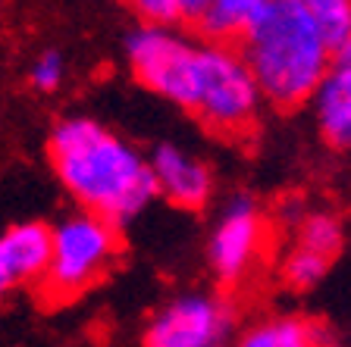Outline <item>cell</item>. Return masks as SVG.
Instances as JSON below:
<instances>
[{"mask_svg": "<svg viewBox=\"0 0 351 347\" xmlns=\"http://www.w3.org/2000/svg\"><path fill=\"white\" fill-rule=\"evenodd\" d=\"M135 79L219 135H245L263 94L232 44L191 41L173 25H141L125 41Z\"/></svg>", "mask_w": 351, "mask_h": 347, "instance_id": "1", "label": "cell"}, {"mask_svg": "<svg viewBox=\"0 0 351 347\" xmlns=\"http://www.w3.org/2000/svg\"><path fill=\"white\" fill-rule=\"evenodd\" d=\"M47 153L73 201L113 225L135 219L157 197L151 159L91 116H69L53 125Z\"/></svg>", "mask_w": 351, "mask_h": 347, "instance_id": "2", "label": "cell"}, {"mask_svg": "<svg viewBox=\"0 0 351 347\" xmlns=\"http://www.w3.org/2000/svg\"><path fill=\"white\" fill-rule=\"evenodd\" d=\"M241 57L263 101L292 110L314 101L339 53L301 0H270L241 41Z\"/></svg>", "mask_w": 351, "mask_h": 347, "instance_id": "3", "label": "cell"}, {"mask_svg": "<svg viewBox=\"0 0 351 347\" xmlns=\"http://www.w3.org/2000/svg\"><path fill=\"white\" fill-rule=\"evenodd\" d=\"M119 253L117 225L97 213L79 210L53 225L51 266L41 279L44 294L73 300L107 275Z\"/></svg>", "mask_w": 351, "mask_h": 347, "instance_id": "4", "label": "cell"}, {"mask_svg": "<svg viewBox=\"0 0 351 347\" xmlns=\"http://www.w3.org/2000/svg\"><path fill=\"white\" fill-rule=\"evenodd\" d=\"M235 307L213 291H185L151 316L141 347H232Z\"/></svg>", "mask_w": 351, "mask_h": 347, "instance_id": "5", "label": "cell"}, {"mask_svg": "<svg viewBox=\"0 0 351 347\" xmlns=\"http://www.w3.org/2000/svg\"><path fill=\"white\" fill-rule=\"evenodd\" d=\"M267 244V222L248 194H235L219 210L207 241V263L223 285H239L254 272Z\"/></svg>", "mask_w": 351, "mask_h": 347, "instance_id": "6", "label": "cell"}, {"mask_svg": "<svg viewBox=\"0 0 351 347\" xmlns=\"http://www.w3.org/2000/svg\"><path fill=\"white\" fill-rule=\"evenodd\" d=\"M151 172L157 194L167 197L173 207L201 210L213 197V175L204 159L191 157L179 144H160L151 153Z\"/></svg>", "mask_w": 351, "mask_h": 347, "instance_id": "7", "label": "cell"}, {"mask_svg": "<svg viewBox=\"0 0 351 347\" xmlns=\"http://www.w3.org/2000/svg\"><path fill=\"white\" fill-rule=\"evenodd\" d=\"M317 129L332 147H351V53L342 51L314 94Z\"/></svg>", "mask_w": 351, "mask_h": 347, "instance_id": "8", "label": "cell"}, {"mask_svg": "<svg viewBox=\"0 0 351 347\" xmlns=\"http://www.w3.org/2000/svg\"><path fill=\"white\" fill-rule=\"evenodd\" d=\"M53 229L44 222H19L0 235V253L22 282H41L51 266Z\"/></svg>", "mask_w": 351, "mask_h": 347, "instance_id": "9", "label": "cell"}, {"mask_svg": "<svg viewBox=\"0 0 351 347\" xmlns=\"http://www.w3.org/2000/svg\"><path fill=\"white\" fill-rule=\"evenodd\" d=\"M270 0H207L204 13L197 16V35L213 44L245 41Z\"/></svg>", "mask_w": 351, "mask_h": 347, "instance_id": "10", "label": "cell"}, {"mask_svg": "<svg viewBox=\"0 0 351 347\" xmlns=\"http://www.w3.org/2000/svg\"><path fill=\"white\" fill-rule=\"evenodd\" d=\"M232 347H326V338L311 319L267 316L235 335Z\"/></svg>", "mask_w": 351, "mask_h": 347, "instance_id": "11", "label": "cell"}, {"mask_svg": "<svg viewBox=\"0 0 351 347\" xmlns=\"http://www.w3.org/2000/svg\"><path fill=\"white\" fill-rule=\"evenodd\" d=\"M301 3L326 35L329 47L342 53L351 44V0H301Z\"/></svg>", "mask_w": 351, "mask_h": 347, "instance_id": "12", "label": "cell"}, {"mask_svg": "<svg viewBox=\"0 0 351 347\" xmlns=\"http://www.w3.org/2000/svg\"><path fill=\"white\" fill-rule=\"evenodd\" d=\"M295 244L307 247V250H317L332 260L342 250V225H339L336 216H329V213H307L298 222Z\"/></svg>", "mask_w": 351, "mask_h": 347, "instance_id": "13", "label": "cell"}, {"mask_svg": "<svg viewBox=\"0 0 351 347\" xmlns=\"http://www.w3.org/2000/svg\"><path fill=\"white\" fill-rule=\"evenodd\" d=\"M329 257H323V253L317 250H307V247L301 244H292V250L285 253V260H282V279L289 288H314V285L323 282V275H326L329 269Z\"/></svg>", "mask_w": 351, "mask_h": 347, "instance_id": "14", "label": "cell"}, {"mask_svg": "<svg viewBox=\"0 0 351 347\" xmlns=\"http://www.w3.org/2000/svg\"><path fill=\"white\" fill-rule=\"evenodd\" d=\"M145 25H176V22H197L207 0H129Z\"/></svg>", "mask_w": 351, "mask_h": 347, "instance_id": "15", "label": "cell"}, {"mask_svg": "<svg viewBox=\"0 0 351 347\" xmlns=\"http://www.w3.org/2000/svg\"><path fill=\"white\" fill-rule=\"evenodd\" d=\"M63 79H66V63L57 51H44L29 69L32 88L41 91V94H53V91L63 85Z\"/></svg>", "mask_w": 351, "mask_h": 347, "instance_id": "16", "label": "cell"}, {"mask_svg": "<svg viewBox=\"0 0 351 347\" xmlns=\"http://www.w3.org/2000/svg\"><path fill=\"white\" fill-rule=\"evenodd\" d=\"M19 285V279H16V272L10 269V263L3 260V253H0V300L10 294V291Z\"/></svg>", "mask_w": 351, "mask_h": 347, "instance_id": "17", "label": "cell"}, {"mask_svg": "<svg viewBox=\"0 0 351 347\" xmlns=\"http://www.w3.org/2000/svg\"><path fill=\"white\" fill-rule=\"evenodd\" d=\"M345 51H348V53H351V44H348V47H345Z\"/></svg>", "mask_w": 351, "mask_h": 347, "instance_id": "18", "label": "cell"}]
</instances>
